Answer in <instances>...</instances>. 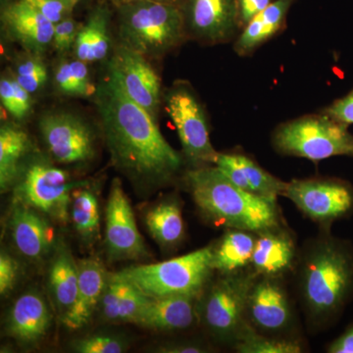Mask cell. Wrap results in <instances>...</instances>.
<instances>
[{"mask_svg": "<svg viewBox=\"0 0 353 353\" xmlns=\"http://www.w3.org/2000/svg\"><path fill=\"white\" fill-rule=\"evenodd\" d=\"M94 97L114 167L145 192L170 182L182 157L165 139L157 118L132 101L109 74Z\"/></svg>", "mask_w": 353, "mask_h": 353, "instance_id": "1", "label": "cell"}, {"mask_svg": "<svg viewBox=\"0 0 353 353\" xmlns=\"http://www.w3.org/2000/svg\"><path fill=\"white\" fill-rule=\"evenodd\" d=\"M187 182L197 208L217 224L259 234L279 227L275 201L241 189L216 166L188 172Z\"/></svg>", "mask_w": 353, "mask_h": 353, "instance_id": "2", "label": "cell"}, {"mask_svg": "<svg viewBox=\"0 0 353 353\" xmlns=\"http://www.w3.org/2000/svg\"><path fill=\"white\" fill-rule=\"evenodd\" d=\"M120 44L148 58H161L187 36L182 9L176 4L131 1L119 6Z\"/></svg>", "mask_w": 353, "mask_h": 353, "instance_id": "3", "label": "cell"}, {"mask_svg": "<svg viewBox=\"0 0 353 353\" xmlns=\"http://www.w3.org/2000/svg\"><path fill=\"white\" fill-rule=\"evenodd\" d=\"M353 283V262L332 241L315 246L304 262L301 294L309 314L325 320L340 310Z\"/></svg>", "mask_w": 353, "mask_h": 353, "instance_id": "4", "label": "cell"}, {"mask_svg": "<svg viewBox=\"0 0 353 353\" xmlns=\"http://www.w3.org/2000/svg\"><path fill=\"white\" fill-rule=\"evenodd\" d=\"M213 248H204L160 263L128 267L115 274L138 288L148 299L199 296L212 266Z\"/></svg>", "mask_w": 353, "mask_h": 353, "instance_id": "5", "label": "cell"}, {"mask_svg": "<svg viewBox=\"0 0 353 353\" xmlns=\"http://www.w3.org/2000/svg\"><path fill=\"white\" fill-rule=\"evenodd\" d=\"M273 145L283 154L315 162L339 155L353 157V134L347 125L323 112L283 123L274 132Z\"/></svg>", "mask_w": 353, "mask_h": 353, "instance_id": "6", "label": "cell"}, {"mask_svg": "<svg viewBox=\"0 0 353 353\" xmlns=\"http://www.w3.org/2000/svg\"><path fill=\"white\" fill-rule=\"evenodd\" d=\"M85 183L71 181L67 172L46 158L34 155L23 165L13 187L14 199L65 225L70 219L72 194Z\"/></svg>", "mask_w": 353, "mask_h": 353, "instance_id": "7", "label": "cell"}, {"mask_svg": "<svg viewBox=\"0 0 353 353\" xmlns=\"http://www.w3.org/2000/svg\"><path fill=\"white\" fill-rule=\"evenodd\" d=\"M164 105L178 132L183 154L194 164H215L219 152L210 139L205 110L194 88L185 81L165 92Z\"/></svg>", "mask_w": 353, "mask_h": 353, "instance_id": "8", "label": "cell"}, {"mask_svg": "<svg viewBox=\"0 0 353 353\" xmlns=\"http://www.w3.org/2000/svg\"><path fill=\"white\" fill-rule=\"evenodd\" d=\"M254 280L250 275H232L216 282L202 301V318L219 340H238L245 328L248 297Z\"/></svg>", "mask_w": 353, "mask_h": 353, "instance_id": "9", "label": "cell"}, {"mask_svg": "<svg viewBox=\"0 0 353 353\" xmlns=\"http://www.w3.org/2000/svg\"><path fill=\"white\" fill-rule=\"evenodd\" d=\"M39 127L46 150L57 163L85 164L94 159V130L81 116L68 111L46 113Z\"/></svg>", "mask_w": 353, "mask_h": 353, "instance_id": "10", "label": "cell"}, {"mask_svg": "<svg viewBox=\"0 0 353 353\" xmlns=\"http://www.w3.org/2000/svg\"><path fill=\"white\" fill-rule=\"evenodd\" d=\"M108 74L132 101L157 117L161 102V81L148 58L119 44L109 60Z\"/></svg>", "mask_w": 353, "mask_h": 353, "instance_id": "11", "label": "cell"}, {"mask_svg": "<svg viewBox=\"0 0 353 353\" xmlns=\"http://www.w3.org/2000/svg\"><path fill=\"white\" fill-rule=\"evenodd\" d=\"M105 248L112 261L143 259L148 255L119 179L113 180L106 205Z\"/></svg>", "mask_w": 353, "mask_h": 353, "instance_id": "12", "label": "cell"}, {"mask_svg": "<svg viewBox=\"0 0 353 353\" xmlns=\"http://www.w3.org/2000/svg\"><path fill=\"white\" fill-rule=\"evenodd\" d=\"M287 196L311 219L325 222L340 218L353 206V192L334 180L307 179L287 183Z\"/></svg>", "mask_w": 353, "mask_h": 353, "instance_id": "13", "label": "cell"}, {"mask_svg": "<svg viewBox=\"0 0 353 353\" xmlns=\"http://www.w3.org/2000/svg\"><path fill=\"white\" fill-rule=\"evenodd\" d=\"M182 11L187 34L201 43H226L239 29L236 0H187Z\"/></svg>", "mask_w": 353, "mask_h": 353, "instance_id": "14", "label": "cell"}, {"mask_svg": "<svg viewBox=\"0 0 353 353\" xmlns=\"http://www.w3.org/2000/svg\"><path fill=\"white\" fill-rule=\"evenodd\" d=\"M2 25L7 36L31 54H43L52 44L55 25L25 0L4 9Z\"/></svg>", "mask_w": 353, "mask_h": 353, "instance_id": "15", "label": "cell"}, {"mask_svg": "<svg viewBox=\"0 0 353 353\" xmlns=\"http://www.w3.org/2000/svg\"><path fill=\"white\" fill-rule=\"evenodd\" d=\"M9 228L14 245L26 259L38 261L54 250V232L39 211L14 202Z\"/></svg>", "mask_w": 353, "mask_h": 353, "instance_id": "16", "label": "cell"}, {"mask_svg": "<svg viewBox=\"0 0 353 353\" xmlns=\"http://www.w3.org/2000/svg\"><path fill=\"white\" fill-rule=\"evenodd\" d=\"M79 283L75 303L61 317L67 329H82L92 319L97 308L109 274L103 264L95 259L79 260Z\"/></svg>", "mask_w": 353, "mask_h": 353, "instance_id": "17", "label": "cell"}, {"mask_svg": "<svg viewBox=\"0 0 353 353\" xmlns=\"http://www.w3.org/2000/svg\"><path fill=\"white\" fill-rule=\"evenodd\" d=\"M52 315L43 296L36 290L18 297L9 310L6 333L25 345H34L48 333Z\"/></svg>", "mask_w": 353, "mask_h": 353, "instance_id": "18", "label": "cell"}, {"mask_svg": "<svg viewBox=\"0 0 353 353\" xmlns=\"http://www.w3.org/2000/svg\"><path fill=\"white\" fill-rule=\"evenodd\" d=\"M246 315L257 328L267 332L282 331L292 320V309L285 290L271 279L253 284L248 297Z\"/></svg>", "mask_w": 353, "mask_h": 353, "instance_id": "19", "label": "cell"}, {"mask_svg": "<svg viewBox=\"0 0 353 353\" xmlns=\"http://www.w3.org/2000/svg\"><path fill=\"white\" fill-rule=\"evenodd\" d=\"M199 296H173L150 299L134 324L154 331H182L199 318Z\"/></svg>", "mask_w": 353, "mask_h": 353, "instance_id": "20", "label": "cell"}, {"mask_svg": "<svg viewBox=\"0 0 353 353\" xmlns=\"http://www.w3.org/2000/svg\"><path fill=\"white\" fill-rule=\"evenodd\" d=\"M215 166L234 185L256 196L275 201L284 194L287 183L262 169L250 157L219 153Z\"/></svg>", "mask_w": 353, "mask_h": 353, "instance_id": "21", "label": "cell"}, {"mask_svg": "<svg viewBox=\"0 0 353 353\" xmlns=\"http://www.w3.org/2000/svg\"><path fill=\"white\" fill-rule=\"evenodd\" d=\"M150 299L138 288L114 274L109 276L99 310L104 321L134 324Z\"/></svg>", "mask_w": 353, "mask_h": 353, "instance_id": "22", "label": "cell"}, {"mask_svg": "<svg viewBox=\"0 0 353 353\" xmlns=\"http://www.w3.org/2000/svg\"><path fill=\"white\" fill-rule=\"evenodd\" d=\"M52 255L48 270V288L53 306L62 317L75 303L79 266L64 241L57 243Z\"/></svg>", "mask_w": 353, "mask_h": 353, "instance_id": "23", "label": "cell"}, {"mask_svg": "<svg viewBox=\"0 0 353 353\" xmlns=\"http://www.w3.org/2000/svg\"><path fill=\"white\" fill-rule=\"evenodd\" d=\"M294 255L296 252L292 239L287 234L274 229L259 234L252 263L257 273L273 277L290 269Z\"/></svg>", "mask_w": 353, "mask_h": 353, "instance_id": "24", "label": "cell"}, {"mask_svg": "<svg viewBox=\"0 0 353 353\" xmlns=\"http://www.w3.org/2000/svg\"><path fill=\"white\" fill-rule=\"evenodd\" d=\"M31 141L28 132L17 125L6 123L0 128V188L7 192L14 187L22 170Z\"/></svg>", "mask_w": 353, "mask_h": 353, "instance_id": "25", "label": "cell"}, {"mask_svg": "<svg viewBox=\"0 0 353 353\" xmlns=\"http://www.w3.org/2000/svg\"><path fill=\"white\" fill-rule=\"evenodd\" d=\"M294 0H276L255 16L234 43V50L241 57L250 54L265 41L275 36L285 24Z\"/></svg>", "mask_w": 353, "mask_h": 353, "instance_id": "26", "label": "cell"}, {"mask_svg": "<svg viewBox=\"0 0 353 353\" xmlns=\"http://www.w3.org/2000/svg\"><path fill=\"white\" fill-rule=\"evenodd\" d=\"M74 53L77 59L85 63L101 61L111 50L110 15L108 9H95L87 22L81 26L77 36Z\"/></svg>", "mask_w": 353, "mask_h": 353, "instance_id": "27", "label": "cell"}, {"mask_svg": "<svg viewBox=\"0 0 353 353\" xmlns=\"http://www.w3.org/2000/svg\"><path fill=\"white\" fill-rule=\"evenodd\" d=\"M145 225L148 233L163 248H172L185 234L182 209L176 199H165L148 211Z\"/></svg>", "mask_w": 353, "mask_h": 353, "instance_id": "28", "label": "cell"}, {"mask_svg": "<svg viewBox=\"0 0 353 353\" xmlns=\"http://www.w3.org/2000/svg\"><path fill=\"white\" fill-rule=\"evenodd\" d=\"M256 239L250 232L233 229L228 232L217 248H213L214 270L232 274L252 263Z\"/></svg>", "mask_w": 353, "mask_h": 353, "instance_id": "29", "label": "cell"}, {"mask_svg": "<svg viewBox=\"0 0 353 353\" xmlns=\"http://www.w3.org/2000/svg\"><path fill=\"white\" fill-rule=\"evenodd\" d=\"M70 218L81 240L92 245L99 236L101 227L99 199L94 192L83 187L74 190Z\"/></svg>", "mask_w": 353, "mask_h": 353, "instance_id": "30", "label": "cell"}, {"mask_svg": "<svg viewBox=\"0 0 353 353\" xmlns=\"http://www.w3.org/2000/svg\"><path fill=\"white\" fill-rule=\"evenodd\" d=\"M88 63L82 60H62L54 71V83L60 94L72 97L94 95L97 88L92 83Z\"/></svg>", "mask_w": 353, "mask_h": 353, "instance_id": "31", "label": "cell"}, {"mask_svg": "<svg viewBox=\"0 0 353 353\" xmlns=\"http://www.w3.org/2000/svg\"><path fill=\"white\" fill-rule=\"evenodd\" d=\"M236 341V350L241 353H299L301 347L296 341L275 340L255 333L245 325Z\"/></svg>", "mask_w": 353, "mask_h": 353, "instance_id": "32", "label": "cell"}, {"mask_svg": "<svg viewBox=\"0 0 353 353\" xmlns=\"http://www.w3.org/2000/svg\"><path fill=\"white\" fill-rule=\"evenodd\" d=\"M13 77L26 90L32 94L39 92L48 82V69L39 55L32 54L31 57L26 58L17 64Z\"/></svg>", "mask_w": 353, "mask_h": 353, "instance_id": "33", "label": "cell"}, {"mask_svg": "<svg viewBox=\"0 0 353 353\" xmlns=\"http://www.w3.org/2000/svg\"><path fill=\"white\" fill-rule=\"evenodd\" d=\"M128 347V341L115 334H92L73 343V350L80 353H122Z\"/></svg>", "mask_w": 353, "mask_h": 353, "instance_id": "34", "label": "cell"}, {"mask_svg": "<svg viewBox=\"0 0 353 353\" xmlns=\"http://www.w3.org/2000/svg\"><path fill=\"white\" fill-rule=\"evenodd\" d=\"M28 3L43 14L53 24L61 22L66 18L71 17L80 0H25Z\"/></svg>", "mask_w": 353, "mask_h": 353, "instance_id": "35", "label": "cell"}, {"mask_svg": "<svg viewBox=\"0 0 353 353\" xmlns=\"http://www.w3.org/2000/svg\"><path fill=\"white\" fill-rule=\"evenodd\" d=\"M81 26L72 17L66 18L55 25L51 46L58 54H65L73 50Z\"/></svg>", "mask_w": 353, "mask_h": 353, "instance_id": "36", "label": "cell"}, {"mask_svg": "<svg viewBox=\"0 0 353 353\" xmlns=\"http://www.w3.org/2000/svg\"><path fill=\"white\" fill-rule=\"evenodd\" d=\"M19 274V264L6 252L0 254V294L7 296L15 287Z\"/></svg>", "mask_w": 353, "mask_h": 353, "instance_id": "37", "label": "cell"}, {"mask_svg": "<svg viewBox=\"0 0 353 353\" xmlns=\"http://www.w3.org/2000/svg\"><path fill=\"white\" fill-rule=\"evenodd\" d=\"M323 113L347 126L353 124V90L345 97L334 101Z\"/></svg>", "mask_w": 353, "mask_h": 353, "instance_id": "38", "label": "cell"}, {"mask_svg": "<svg viewBox=\"0 0 353 353\" xmlns=\"http://www.w3.org/2000/svg\"><path fill=\"white\" fill-rule=\"evenodd\" d=\"M271 3V0H236L239 28H245Z\"/></svg>", "mask_w": 353, "mask_h": 353, "instance_id": "39", "label": "cell"}, {"mask_svg": "<svg viewBox=\"0 0 353 353\" xmlns=\"http://www.w3.org/2000/svg\"><path fill=\"white\" fill-rule=\"evenodd\" d=\"M15 79V78H14ZM31 94L15 80V97L12 117L16 120H23L31 113L32 101Z\"/></svg>", "mask_w": 353, "mask_h": 353, "instance_id": "40", "label": "cell"}, {"mask_svg": "<svg viewBox=\"0 0 353 353\" xmlns=\"http://www.w3.org/2000/svg\"><path fill=\"white\" fill-rule=\"evenodd\" d=\"M162 353H203L208 352V348L196 341H175V343H165L155 350Z\"/></svg>", "mask_w": 353, "mask_h": 353, "instance_id": "41", "label": "cell"}, {"mask_svg": "<svg viewBox=\"0 0 353 353\" xmlns=\"http://www.w3.org/2000/svg\"><path fill=\"white\" fill-rule=\"evenodd\" d=\"M331 353H353V327L330 345Z\"/></svg>", "mask_w": 353, "mask_h": 353, "instance_id": "42", "label": "cell"}, {"mask_svg": "<svg viewBox=\"0 0 353 353\" xmlns=\"http://www.w3.org/2000/svg\"><path fill=\"white\" fill-rule=\"evenodd\" d=\"M131 1H153L160 2V3L176 4V6H178L179 0H125L124 3Z\"/></svg>", "mask_w": 353, "mask_h": 353, "instance_id": "43", "label": "cell"}, {"mask_svg": "<svg viewBox=\"0 0 353 353\" xmlns=\"http://www.w3.org/2000/svg\"><path fill=\"white\" fill-rule=\"evenodd\" d=\"M110 1L114 2V3L117 4V6H121V4L124 3L125 0H110Z\"/></svg>", "mask_w": 353, "mask_h": 353, "instance_id": "44", "label": "cell"}]
</instances>
